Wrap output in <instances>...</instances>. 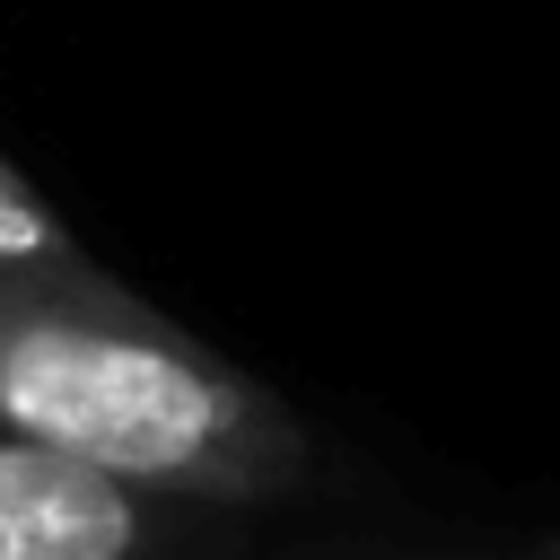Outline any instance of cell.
<instances>
[{"label":"cell","mask_w":560,"mask_h":560,"mask_svg":"<svg viewBox=\"0 0 560 560\" xmlns=\"http://www.w3.org/2000/svg\"><path fill=\"white\" fill-rule=\"evenodd\" d=\"M534 560H560V542H542V551H534Z\"/></svg>","instance_id":"obj_4"},{"label":"cell","mask_w":560,"mask_h":560,"mask_svg":"<svg viewBox=\"0 0 560 560\" xmlns=\"http://www.w3.org/2000/svg\"><path fill=\"white\" fill-rule=\"evenodd\" d=\"M70 245V228L44 210V192L0 158V262H44V254H61Z\"/></svg>","instance_id":"obj_3"},{"label":"cell","mask_w":560,"mask_h":560,"mask_svg":"<svg viewBox=\"0 0 560 560\" xmlns=\"http://www.w3.org/2000/svg\"><path fill=\"white\" fill-rule=\"evenodd\" d=\"M0 429L228 516H262L315 481L306 420L79 245L0 262Z\"/></svg>","instance_id":"obj_1"},{"label":"cell","mask_w":560,"mask_h":560,"mask_svg":"<svg viewBox=\"0 0 560 560\" xmlns=\"http://www.w3.org/2000/svg\"><path fill=\"white\" fill-rule=\"evenodd\" d=\"M245 525L0 429V560H236Z\"/></svg>","instance_id":"obj_2"}]
</instances>
